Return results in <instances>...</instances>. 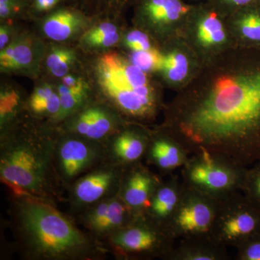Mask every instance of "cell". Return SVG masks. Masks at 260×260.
<instances>
[{"instance_id": "26", "label": "cell", "mask_w": 260, "mask_h": 260, "mask_svg": "<svg viewBox=\"0 0 260 260\" xmlns=\"http://www.w3.org/2000/svg\"><path fill=\"white\" fill-rule=\"evenodd\" d=\"M60 99V111L53 125L57 126L74 113L91 102L89 92L70 88L62 83L56 88Z\"/></svg>"}, {"instance_id": "4", "label": "cell", "mask_w": 260, "mask_h": 260, "mask_svg": "<svg viewBox=\"0 0 260 260\" xmlns=\"http://www.w3.org/2000/svg\"><path fill=\"white\" fill-rule=\"evenodd\" d=\"M99 87L106 103L126 120L148 126L164 111V85L116 52L101 56L96 65Z\"/></svg>"}, {"instance_id": "32", "label": "cell", "mask_w": 260, "mask_h": 260, "mask_svg": "<svg viewBox=\"0 0 260 260\" xmlns=\"http://www.w3.org/2000/svg\"><path fill=\"white\" fill-rule=\"evenodd\" d=\"M237 260H260V234L237 247Z\"/></svg>"}, {"instance_id": "22", "label": "cell", "mask_w": 260, "mask_h": 260, "mask_svg": "<svg viewBox=\"0 0 260 260\" xmlns=\"http://www.w3.org/2000/svg\"><path fill=\"white\" fill-rule=\"evenodd\" d=\"M226 248L210 237L180 239L167 260H228Z\"/></svg>"}, {"instance_id": "28", "label": "cell", "mask_w": 260, "mask_h": 260, "mask_svg": "<svg viewBox=\"0 0 260 260\" xmlns=\"http://www.w3.org/2000/svg\"><path fill=\"white\" fill-rule=\"evenodd\" d=\"M76 56L73 50L67 48L53 49L47 59V67L49 72L57 78H62L68 74Z\"/></svg>"}, {"instance_id": "18", "label": "cell", "mask_w": 260, "mask_h": 260, "mask_svg": "<svg viewBox=\"0 0 260 260\" xmlns=\"http://www.w3.org/2000/svg\"><path fill=\"white\" fill-rule=\"evenodd\" d=\"M189 157L185 147L167 130L160 125L152 129L145 160L147 165L156 168L160 175H169L184 167Z\"/></svg>"}, {"instance_id": "38", "label": "cell", "mask_w": 260, "mask_h": 260, "mask_svg": "<svg viewBox=\"0 0 260 260\" xmlns=\"http://www.w3.org/2000/svg\"><path fill=\"white\" fill-rule=\"evenodd\" d=\"M118 28L114 24L112 23H102L100 25L93 27V28L88 30L86 34L84 35L83 38H90L96 37V36L102 35V34H108V32H112L117 31Z\"/></svg>"}, {"instance_id": "10", "label": "cell", "mask_w": 260, "mask_h": 260, "mask_svg": "<svg viewBox=\"0 0 260 260\" xmlns=\"http://www.w3.org/2000/svg\"><path fill=\"white\" fill-rule=\"evenodd\" d=\"M218 205L216 198L184 184L180 202L168 231L175 239L210 237Z\"/></svg>"}, {"instance_id": "39", "label": "cell", "mask_w": 260, "mask_h": 260, "mask_svg": "<svg viewBox=\"0 0 260 260\" xmlns=\"http://www.w3.org/2000/svg\"><path fill=\"white\" fill-rule=\"evenodd\" d=\"M10 40V29L5 25H1L0 28V49H4L8 46Z\"/></svg>"}, {"instance_id": "27", "label": "cell", "mask_w": 260, "mask_h": 260, "mask_svg": "<svg viewBox=\"0 0 260 260\" xmlns=\"http://www.w3.org/2000/svg\"><path fill=\"white\" fill-rule=\"evenodd\" d=\"M128 59L140 70L151 75H158L162 64L160 47L150 50L129 51Z\"/></svg>"}, {"instance_id": "14", "label": "cell", "mask_w": 260, "mask_h": 260, "mask_svg": "<svg viewBox=\"0 0 260 260\" xmlns=\"http://www.w3.org/2000/svg\"><path fill=\"white\" fill-rule=\"evenodd\" d=\"M138 215L116 195L85 208L73 218L85 232L103 243Z\"/></svg>"}, {"instance_id": "20", "label": "cell", "mask_w": 260, "mask_h": 260, "mask_svg": "<svg viewBox=\"0 0 260 260\" xmlns=\"http://www.w3.org/2000/svg\"><path fill=\"white\" fill-rule=\"evenodd\" d=\"M236 47L260 48V0L226 18Z\"/></svg>"}, {"instance_id": "33", "label": "cell", "mask_w": 260, "mask_h": 260, "mask_svg": "<svg viewBox=\"0 0 260 260\" xmlns=\"http://www.w3.org/2000/svg\"><path fill=\"white\" fill-rule=\"evenodd\" d=\"M28 7V0H0V17L5 19L15 16Z\"/></svg>"}, {"instance_id": "24", "label": "cell", "mask_w": 260, "mask_h": 260, "mask_svg": "<svg viewBox=\"0 0 260 260\" xmlns=\"http://www.w3.org/2000/svg\"><path fill=\"white\" fill-rule=\"evenodd\" d=\"M26 104L16 90L5 89L0 95V129L5 134L23 119Z\"/></svg>"}, {"instance_id": "8", "label": "cell", "mask_w": 260, "mask_h": 260, "mask_svg": "<svg viewBox=\"0 0 260 260\" xmlns=\"http://www.w3.org/2000/svg\"><path fill=\"white\" fill-rule=\"evenodd\" d=\"M259 234L260 210L242 191H235L219 200L210 231L212 240L225 247L237 248Z\"/></svg>"}, {"instance_id": "7", "label": "cell", "mask_w": 260, "mask_h": 260, "mask_svg": "<svg viewBox=\"0 0 260 260\" xmlns=\"http://www.w3.org/2000/svg\"><path fill=\"white\" fill-rule=\"evenodd\" d=\"M181 37L194 51L203 66L236 47L226 18L207 2L192 5Z\"/></svg>"}, {"instance_id": "3", "label": "cell", "mask_w": 260, "mask_h": 260, "mask_svg": "<svg viewBox=\"0 0 260 260\" xmlns=\"http://www.w3.org/2000/svg\"><path fill=\"white\" fill-rule=\"evenodd\" d=\"M58 130L22 119L0 137V178L11 192L57 204L64 200L54 164Z\"/></svg>"}, {"instance_id": "12", "label": "cell", "mask_w": 260, "mask_h": 260, "mask_svg": "<svg viewBox=\"0 0 260 260\" xmlns=\"http://www.w3.org/2000/svg\"><path fill=\"white\" fill-rule=\"evenodd\" d=\"M191 7L184 0H136L135 23L161 45L181 37Z\"/></svg>"}, {"instance_id": "1", "label": "cell", "mask_w": 260, "mask_h": 260, "mask_svg": "<svg viewBox=\"0 0 260 260\" xmlns=\"http://www.w3.org/2000/svg\"><path fill=\"white\" fill-rule=\"evenodd\" d=\"M160 126L185 147L236 166L260 160V48L234 47L205 64L165 105Z\"/></svg>"}, {"instance_id": "13", "label": "cell", "mask_w": 260, "mask_h": 260, "mask_svg": "<svg viewBox=\"0 0 260 260\" xmlns=\"http://www.w3.org/2000/svg\"><path fill=\"white\" fill-rule=\"evenodd\" d=\"M130 121L106 102H89L56 126L58 131L104 143Z\"/></svg>"}, {"instance_id": "31", "label": "cell", "mask_w": 260, "mask_h": 260, "mask_svg": "<svg viewBox=\"0 0 260 260\" xmlns=\"http://www.w3.org/2000/svg\"><path fill=\"white\" fill-rule=\"evenodd\" d=\"M257 1L259 0H207L206 2L219 14L226 18L238 10Z\"/></svg>"}, {"instance_id": "37", "label": "cell", "mask_w": 260, "mask_h": 260, "mask_svg": "<svg viewBox=\"0 0 260 260\" xmlns=\"http://www.w3.org/2000/svg\"><path fill=\"white\" fill-rule=\"evenodd\" d=\"M83 1L88 4L93 3V4L101 5V7L109 8V9L114 8V10H119L124 8L132 0H83Z\"/></svg>"}, {"instance_id": "9", "label": "cell", "mask_w": 260, "mask_h": 260, "mask_svg": "<svg viewBox=\"0 0 260 260\" xmlns=\"http://www.w3.org/2000/svg\"><path fill=\"white\" fill-rule=\"evenodd\" d=\"M104 162H106L104 143L58 131L54 164L64 190L78 178Z\"/></svg>"}, {"instance_id": "21", "label": "cell", "mask_w": 260, "mask_h": 260, "mask_svg": "<svg viewBox=\"0 0 260 260\" xmlns=\"http://www.w3.org/2000/svg\"><path fill=\"white\" fill-rule=\"evenodd\" d=\"M86 23V18L78 10L57 8L44 19L43 30L49 39L62 42L74 37Z\"/></svg>"}, {"instance_id": "35", "label": "cell", "mask_w": 260, "mask_h": 260, "mask_svg": "<svg viewBox=\"0 0 260 260\" xmlns=\"http://www.w3.org/2000/svg\"><path fill=\"white\" fill-rule=\"evenodd\" d=\"M64 0H30L29 6L37 13H48L57 9Z\"/></svg>"}, {"instance_id": "36", "label": "cell", "mask_w": 260, "mask_h": 260, "mask_svg": "<svg viewBox=\"0 0 260 260\" xmlns=\"http://www.w3.org/2000/svg\"><path fill=\"white\" fill-rule=\"evenodd\" d=\"M61 83L70 88L76 89L82 91L89 92L90 90L88 84L85 83L81 78L75 75H64L61 78Z\"/></svg>"}, {"instance_id": "15", "label": "cell", "mask_w": 260, "mask_h": 260, "mask_svg": "<svg viewBox=\"0 0 260 260\" xmlns=\"http://www.w3.org/2000/svg\"><path fill=\"white\" fill-rule=\"evenodd\" d=\"M162 64L158 76L164 88L180 91L196 78L203 65L181 37L160 45Z\"/></svg>"}, {"instance_id": "5", "label": "cell", "mask_w": 260, "mask_h": 260, "mask_svg": "<svg viewBox=\"0 0 260 260\" xmlns=\"http://www.w3.org/2000/svg\"><path fill=\"white\" fill-rule=\"evenodd\" d=\"M175 241L167 229L141 213L103 243L117 260H167Z\"/></svg>"}, {"instance_id": "17", "label": "cell", "mask_w": 260, "mask_h": 260, "mask_svg": "<svg viewBox=\"0 0 260 260\" xmlns=\"http://www.w3.org/2000/svg\"><path fill=\"white\" fill-rule=\"evenodd\" d=\"M161 177L152 172L143 161L124 168L119 195L136 213H142L161 183Z\"/></svg>"}, {"instance_id": "25", "label": "cell", "mask_w": 260, "mask_h": 260, "mask_svg": "<svg viewBox=\"0 0 260 260\" xmlns=\"http://www.w3.org/2000/svg\"><path fill=\"white\" fill-rule=\"evenodd\" d=\"M32 58L31 44L27 39H16L1 50L0 65L3 70H21L31 64Z\"/></svg>"}, {"instance_id": "16", "label": "cell", "mask_w": 260, "mask_h": 260, "mask_svg": "<svg viewBox=\"0 0 260 260\" xmlns=\"http://www.w3.org/2000/svg\"><path fill=\"white\" fill-rule=\"evenodd\" d=\"M151 129L128 122L104 142L106 161L126 167L145 160Z\"/></svg>"}, {"instance_id": "34", "label": "cell", "mask_w": 260, "mask_h": 260, "mask_svg": "<svg viewBox=\"0 0 260 260\" xmlns=\"http://www.w3.org/2000/svg\"><path fill=\"white\" fill-rule=\"evenodd\" d=\"M121 35L119 30L108 34H102L96 37L83 38V42L90 47H111L116 45L120 39Z\"/></svg>"}, {"instance_id": "2", "label": "cell", "mask_w": 260, "mask_h": 260, "mask_svg": "<svg viewBox=\"0 0 260 260\" xmlns=\"http://www.w3.org/2000/svg\"><path fill=\"white\" fill-rule=\"evenodd\" d=\"M10 226L15 250L25 260H104V243L84 229L56 205L11 192Z\"/></svg>"}, {"instance_id": "11", "label": "cell", "mask_w": 260, "mask_h": 260, "mask_svg": "<svg viewBox=\"0 0 260 260\" xmlns=\"http://www.w3.org/2000/svg\"><path fill=\"white\" fill-rule=\"evenodd\" d=\"M124 168L104 162L67 186L69 215L73 217L99 202L119 194Z\"/></svg>"}, {"instance_id": "23", "label": "cell", "mask_w": 260, "mask_h": 260, "mask_svg": "<svg viewBox=\"0 0 260 260\" xmlns=\"http://www.w3.org/2000/svg\"><path fill=\"white\" fill-rule=\"evenodd\" d=\"M25 110L34 119H47L53 124L60 111L57 90H54L49 84L39 85L26 102Z\"/></svg>"}, {"instance_id": "29", "label": "cell", "mask_w": 260, "mask_h": 260, "mask_svg": "<svg viewBox=\"0 0 260 260\" xmlns=\"http://www.w3.org/2000/svg\"><path fill=\"white\" fill-rule=\"evenodd\" d=\"M123 44L129 51H146L160 47L150 34L138 27L126 32L123 38Z\"/></svg>"}, {"instance_id": "30", "label": "cell", "mask_w": 260, "mask_h": 260, "mask_svg": "<svg viewBox=\"0 0 260 260\" xmlns=\"http://www.w3.org/2000/svg\"><path fill=\"white\" fill-rule=\"evenodd\" d=\"M241 191L260 210V160L247 168Z\"/></svg>"}, {"instance_id": "19", "label": "cell", "mask_w": 260, "mask_h": 260, "mask_svg": "<svg viewBox=\"0 0 260 260\" xmlns=\"http://www.w3.org/2000/svg\"><path fill=\"white\" fill-rule=\"evenodd\" d=\"M183 190L184 184L177 176H172L167 181L162 180L142 214L168 231L169 224L180 202Z\"/></svg>"}, {"instance_id": "6", "label": "cell", "mask_w": 260, "mask_h": 260, "mask_svg": "<svg viewBox=\"0 0 260 260\" xmlns=\"http://www.w3.org/2000/svg\"><path fill=\"white\" fill-rule=\"evenodd\" d=\"M246 171V167L200 151L190 155L181 169V177L187 187L220 200L241 191Z\"/></svg>"}]
</instances>
